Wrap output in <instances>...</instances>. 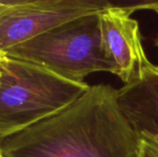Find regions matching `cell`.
Returning a JSON list of instances; mask_svg holds the SVG:
<instances>
[{"mask_svg": "<svg viewBox=\"0 0 158 157\" xmlns=\"http://www.w3.org/2000/svg\"><path fill=\"white\" fill-rule=\"evenodd\" d=\"M36 1H42V0H0V6H15V5L31 3V2H36Z\"/></svg>", "mask_w": 158, "mask_h": 157, "instance_id": "9c48e42d", "label": "cell"}, {"mask_svg": "<svg viewBox=\"0 0 158 157\" xmlns=\"http://www.w3.org/2000/svg\"><path fill=\"white\" fill-rule=\"evenodd\" d=\"M137 157H158V143L148 140L141 139Z\"/></svg>", "mask_w": 158, "mask_h": 157, "instance_id": "ba28073f", "label": "cell"}, {"mask_svg": "<svg viewBox=\"0 0 158 157\" xmlns=\"http://www.w3.org/2000/svg\"><path fill=\"white\" fill-rule=\"evenodd\" d=\"M128 11L108 8L99 13L104 49L115 66V74L124 84L138 71L146 57L139 23Z\"/></svg>", "mask_w": 158, "mask_h": 157, "instance_id": "8992f818", "label": "cell"}, {"mask_svg": "<svg viewBox=\"0 0 158 157\" xmlns=\"http://www.w3.org/2000/svg\"><path fill=\"white\" fill-rule=\"evenodd\" d=\"M118 103L139 140L158 143V66L147 56L135 76L117 92Z\"/></svg>", "mask_w": 158, "mask_h": 157, "instance_id": "5b68a950", "label": "cell"}, {"mask_svg": "<svg viewBox=\"0 0 158 157\" xmlns=\"http://www.w3.org/2000/svg\"><path fill=\"white\" fill-rule=\"evenodd\" d=\"M43 1V0H42ZM108 8L121 9L131 15L139 10H158V0H101Z\"/></svg>", "mask_w": 158, "mask_h": 157, "instance_id": "52a82bcc", "label": "cell"}, {"mask_svg": "<svg viewBox=\"0 0 158 157\" xmlns=\"http://www.w3.org/2000/svg\"><path fill=\"white\" fill-rule=\"evenodd\" d=\"M156 14L158 15V10L156 11ZM155 45L158 47V32H157V35H156V39H155Z\"/></svg>", "mask_w": 158, "mask_h": 157, "instance_id": "30bf717a", "label": "cell"}, {"mask_svg": "<svg viewBox=\"0 0 158 157\" xmlns=\"http://www.w3.org/2000/svg\"><path fill=\"white\" fill-rule=\"evenodd\" d=\"M107 9L101 0H43L0 6V52L81 17Z\"/></svg>", "mask_w": 158, "mask_h": 157, "instance_id": "277c9868", "label": "cell"}, {"mask_svg": "<svg viewBox=\"0 0 158 157\" xmlns=\"http://www.w3.org/2000/svg\"><path fill=\"white\" fill-rule=\"evenodd\" d=\"M0 54L81 83L94 72L115 74V66L103 46L99 13L70 20Z\"/></svg>", "mask_w": 158, "mask_h": 157, "instance_id": "3957f363", "label": "cell"}, {"mask_svg": "<svg viewBox=\"0 0 158 157\" xmlns=\"http://www.w3.org/2000/svg\"><path fill=\"white\" fill-rule=\"evenodd\" d=\"M117 92L93 85L63 110L0 138V157H137L140 141Z\"/></svg>", "mask_w": 158, "mask_h": 157, "instance_id": "6da1fadb", "label": "cell"}, {"mask_svg": "<svg viewBox=\"0 0 158 157\" xmlns=\"http://www.w3.org/2000/svg\"><path fill=\"white\" fill-rule=\"evenodd\" d=\"M91 86L33 63L0 54V138L68 107Z\"/></svg>", "mask_w": 158, "mask_h": 157, "instance_id": "7a4b0ae2", "label": "cell"}]
</instances>
